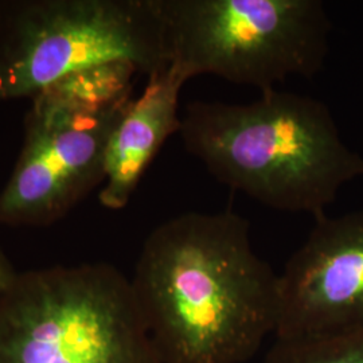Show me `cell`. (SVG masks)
I'll list each match as a JSON object with an SVG mask.
<instances>
[{
    "label": "cell",
    "instance_id": "cell-8",
    "mask_svg": "<svg viewBox=\"0 0 363 363\" xmlns=\"http://www.w3.org/2000/svg\"><path fill=\"white\" fill-rule=\"evenodd\" d=\"M187 79L174 66L151 76L142 94L132 99L111 138L103 189L99 201L105 208L123 210L156 154L171 135L179 133V94Z\"/></svg>",
    "mask_w": 363,
    "mask_h": 363
},
{
    "label": "cell",
    "instance_id": "cell-3",
    "mask_svg": "<svg viewBox=\"0 0 363 363\" xmlns=\"http://www.w3.org/2000/svg\"><path fill=\"white\" fill-rule=\"evenodd\" d=\"M136 73L130 64L97 66L31 97L22 150L0 191V226L52 225L104 183L109 142Z\"/></svg>",
    "mask_w": 363,
    "mask_h": 363
},
{
    "label": "cell",
    "instance_id": "cell-2",
    "mask_svg": "<svg viewBox=\"0 0 363 363\" xmlns=\"http://www.w3.org/2000/svg\"><path fill=\"white\" fill-rule=\"evenodd\" d=\"M178 135L222 184L315 220L363 177L362 156L342 140L327 105L298 93L261 91L247 104L193 101Z\"/></svg>",
    "mask_w": 363,
    "mask_h": 363
},
{
    "label": "cell",
    "instance_id": "cell-1",
    "mask_svg": "<svg viewBox=\"0 0 363 363\" xmlns=\"http://www.w3.org/2000/svg\"><path fill=\"white\" fill-rule=\"evenodd\" d=\"M130 283L163 363H245L276 331L279 274L230 210L159 225Z\"/></svg>",
    "mask_w": 363,
    "mask_h": 363
},
{
    "label": "cell",
    "instance_id": "cell-9",
    "mask_svg": "<svg viewBox=\"0 0 363 363\" xmlns=\"http://www.w3.org/2000/svg\"><path fill=\"white\" fill-rule=\"evenodd\" d=\"M261 363H363V330L307 342L274 340Z\"/></svg>",
    "mask_w": 363,
    "mask_h": 363
},
{
    "label": "cell",
    "instance_id": "cell-5",
    "mask_svg": "<svg viewBox=\"0 0 363 363\" xmlns=\"http://www.w3.org/2000/svg\"><path fill=\"white\" fill-rule=\"evenodd\" d=\"M116 62L169 66L159 0H0V104Z\"/></svg>",
    "mask_w": 363,
    "mask_h": 363
},
{
    "label": "cell",
    "instance_id": "cell-6",
    "mask_svg": "<svg viewBox=\"0 0 363 363\" xmlns=\"http://www.w3.org/2000/svg\"><path fill=\"white\" fill-rule=\"evenodd\" d=\"M169 65L259 91L325 65L331 21L319 0H159Z\"/></svg>",
    "mask_w": 363,
    "mask_h": 363
},
{
    "label": "cell",
    "instance_id": "cell-7",
    "mask_svg": "<svg viewBox=\"0 0 363 363\" xmlns=\"http://www.w3.org/2000/svg\"><path fill=\"white\" fill-rule=\"evenodd\" d=\"M363 330V211L315 220L279 274L274 337L307 342Z\"/></svg>",
    "mask_w": 363,
    "mask_h": 363
},
{
    "label": "cell",
    "instance_id": "cell-10",
    "mask_svg": "<svg viewBox=\"0 0 363 363\" xmlns=\"http://www.w3.org/2000/svg\"><path fill=\"white\" fill-rule=\"evenodd\" d=\"M16 273L18 271L13 268V262L3 250H0V298H3V295L13 284Z\"/></svg>",
    "mask_w": 363,
    "mask_h": 363
},
{
    "label": "cell",
    "instance_id": "cell-4",
    "mask_svg": "<svg viewBox=\"0 0 363 363\" xmlns=\"http://www.w3.org/2000/svg\"><path fill=\"white\" fill-rule=\"evenodd\" d=\"M0 363H163L130 279L112 264L16 273L0 298Z\"/></svg>",
    "mask_w": 363,
    "mask_h": 363
}]
</instances>
